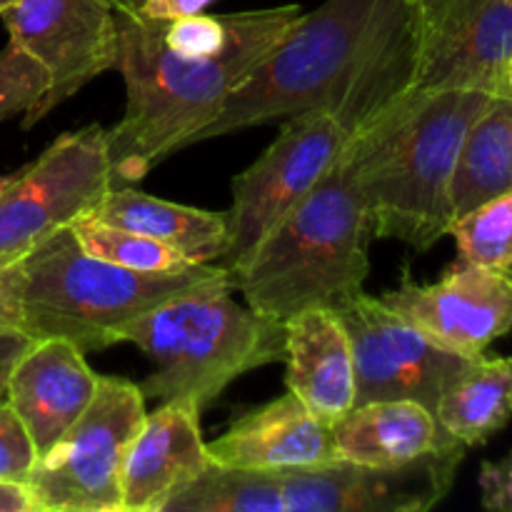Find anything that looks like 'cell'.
<instances>
[{
    "label": "cell",
    "mask_w": 512,
    "mask_h": 512,
    "mask_svg": "<svg viewBox=\"0 0 512 512\" xmlns=\"http://www.w3.org/2000/svg\"><path fill=\"white\" fill-rule=\"evenodd\" d=\"M300 13L298 5L185 18L115 13V70L128 90L125 115L105 130L115 185L145 178L160 160L198 143Z\"/></svg>",
    "instance_id": "1"
},
{
    "label": "cell",
    "mask_w": 512,
    "mask_h": 512,
    "mask_svg": "<svg viewBox=\"0 0 512 512\" xmlns=\"http://www.w3.org/2000/svg\"><path fill=\"white\" fill-rule=\"evenodd\" d=\"M5 275L20 333L30 340L65 338L83 353L120 343L125 325L170 300L233 285L225 265L200 263L173 273L120 268L83 250L70 228L10 260Z\"/></svg>",
    "instance_id": "2"
},
{
    "label": "cell",
    "mask_w": 512,
    "mask_h": 512,
    "mask_svg": "<svg viewBox=\"0 0 512 512\" xmlns=\"http://www.w3.org/2000/svg\"><path fill=\"white\" fill-rule=\"evenodd\" d=\"M490 93L438 90L363 138L345 140L340 158L358 183L373 238H395L418 253L450 235V183L460 145Z\"/></svg>",
    "instance_id": "3"
},
{
    "label": "cell",
    "mask_w": 512,
    "mask_h": 512,
    "mask_svg": "<svg viewBox=\"0 0 512 512\" xmlns=\"http://www.w3.org/2000/svg\"><path fill=\"white\" fill-rule=\"evenodd\" d=\"M370 240L358 183L338 155L303 203L235 270L233 288L250 308L283 323L303 310L335 308L363 290Z\"/></svg>",
    "instance_id": "4"
},
{
    "label": "cell",
    "mask_w": 512,
    "mask_h": 512,
    "mask_svg": "<svg viewBox=\"0 0 512 512\" xmlns=\"http://www.w3.org/2000/svg\"><path fill=\"white\" fill-rule=\"evenodd\" d=\"M233 285L183 295L120 333L153 363L140 383L145 398L208 408L235 378L285 360V323L230 298Z\"/></svg>",
    "instance_id": "5"
},
{
    "label": "cell",
    "mask_w": 512,
    "mask_h": 512,
    "mask_svg": "<svg viewBox=\"0 0 512 512\" xmlns=\"http://www.w3.org/2000/svg\"><path fill=\"white\" fill-rule=\"evenodd\" d=\"M378 5L380 0H325L313 13H300L288 35L235 88L200 140L325 108L368 35Z\"/></svg>",
    "instance_id": "6"
},
{
    "label": "cell",
    "mask_w": 512,
    "mask_h": 512,
    "mask_svg": "<svg viewBox=\"0 0 512 512\" xmlns=\"http://www.w3.org/2000/svg\"><path fill=\"white\" fill-rule=\"evenodd\" d=\"M145 413L140 385L100 375L85 413L35 460L25 483L33 512H123L125 453Z\"/></svg>",
    "instance_id": "7"
},
{
    "label": "cell",
    "mask_w": 512,
    "mask_h": 512,
    "mask_svg": "<svg viewBox=\"0 0 512 512\" xmlns=\"http://www.w3.org/2000/svg\"><path fill=\"white\" fill-rule=\"evenodd\" d=\"M115 188L108 135L98 123L63 133L0 193V258L15 260L100 208Z\"/></svg>",
    "instance_id": "8"
},
{
    "label": "cell",
    "mask_w": 512,
    "mask_h": 512,
    "mask_svg": "<svg viewBox=\"0 0 512 512\" xmlns=\"http://www.w3.org/2000/svg\"><path fill=\"white\" fill-rule=\"evenodd\" d=\"M345 145L338 120L323 108L293 115L275 143L250 168L235 175L230 245L225 268H240L265 240V235L293 213L305 195L328 173Z\"/></svg>",
    "instance_id": "9"
},
{
    "label": "cell",
    "mask_w": 512,
    "mask_h": 512,
    "mask_svg": "<svg viewBox=\"0 0 512 512\" xmlns=\"http://www.w3.org/2000/svg\"><path fill=\"white\" fill-rule=\"evenodd\" d=\"M330 310L338 315L353 350L355 405L415 400L435 413L443 390L475 360L440 348L383 298L363 290Z\"/></svg>",
    "instance_id": "10"
},
{
    "label": "cell",
    "mask_w": 512,
    "mask_h": 512,
    "mask_svg": "<svg viewBox=\"0 0 512 512\" xmlns=\"http://www.w3.org/2000/svg\"><path fill=\"white\" fill-rule=\"evenodd\" d=\"M0 18L10 43L48 73V90L23 115V128L118 63V20L105 0H15Z\"/></svg>",
    "instance_id": "11"
},
{
    "label": "cell",
    "mask_w": 512,
    "mask_h": 512,
    "mask_svg": "<svg viewBox=\"0 0 512 512\" xmlns=\"http://www.w3.org/2000/svg\"><path fill=\"white\" fill-rule=\"evenodd\" d=\"M418 40L413 95L483 90L508 95L512 0H405Z\"/></svg>",
    "instance_id": "12"
},
{
    "label": "cell",
    "mask_w": 512,
    "mask_h": 512,
    "mask_svg": "<svg viewBox=\"0 0 512 512\" xmlns=\"http://www.w3.org/2000/svg\"><path fill=\"white\" fill-rule=\"evenodd\" d=\"M468 445L393 468L330 460L280 473L285 512H428L450 493Z\"/></svg>",
    "instance_id": "13"
},
{
    "label": "cell",
    "mask_w": 512,
    "mask_h": 512,
    "mask_svg": "<svg viewBox=\"0 0 512 512\" xmlns=\"http://www.w3.org/2000/svg\"><path fill=\"white\" fill-rule=\"evenodd\" d=\"M383 300L440 348L463 358H480L495 340L512 330L508 275L463 260L433 285L403 278Z\"/></svg>",
    "instance_id": "14"
},
{
    "label": "cell",
    "mask_w": 512,
    "mask_h": 512,
    "mask_svg": "<svg viewBox=\"0 0 512 512\" xmlns=\"http://www.w3.org/2000/svg\"><path fill=\"white\" fill-rule=\"evenodd\" d=\"M98 383L100 375L70 340H33L23 350L5 383V400L28 428L38 458L85 413Z\"/></svg>",
    "instance_id": "15"
},
{
    "label": "cell",
    "mask_w": 512,
    "mask_h": 512,
    "mask_svg": "<svg viewBox=\"0 0 512 512\" xmlns=\"http://www.w3.org/2000/svg\"><path fill=\"white\" fill-rule=\"evenodd\" d=\"M200 410L185 400H165L145 413L123 463V512H163L168 500L210 465L200 433Z\"/></svg>",
    "instance_id": "16"
},
{
    "label": "cell",
    "mask_w": 512,
    "mask_h": 512,
    "mask_svg": "<svg viewBox=\"0 0 512 512\" xmlns=\"http://www.w3.org/2000/svg\"><path fill=\"white\" fill-rule=\"evenodd\" d=\"M210 463L228 468L288 473L335 460L333 428L285 393L235 420L208 443Z\"/></svg>",
    "instance_id": "17"
},
{
    "label": "cell",
    "mask_w": 512,
    "mask_h": 512,
    "mask_svg": "<svg viewBox=\"0 0 512 512\" xmlns=\"http://www.w3.org/2000/svg\"><path fill=\"white\" fill-rule=\"evenodd\" d=\"M285 385L318 420L333 428L355 408L353 350L338 315L310 308L285 320Z\"/></svg>",
    "instance_id": "18"
},
{
    "label": "cell",
    "mask_w": 512,
    "mask_h": 512,
    "mask_svg": "<svg viewBox=\"0 0 512 512\" xmlns=\"http://www.w3.org/2000/svg\"><path fill=\"white\" fill-rule=\"evenodd\" d=\"M335 458L373 468L413 463L460 443L415 400H378L355 405L333 425Z\"/></svg>",
    "instance_id": "19"
},
{
    "label": "cell",
    "mask_w": 512,
    "mask_h": 512,
    "mask_svg": "<svg viewBox=\"0 0 512 512\" xmlns=\"http://www.w3.org/2000/svg\"><path fill=\"white\" fill-rule=\"evenodd\" d=\"M93 218L158 240L185 255L190 263L223 258L230 245L228 213L170 203L128 185H115Z\"/></svg>",
    "instance_id": "20"
},
{
    "label": "cell",
    "mask_w": 512,
    "mask_h": 512,
    "mask_svg": "<svg viewBox=\"0 0 512 512\" xmlns=\"http://www.w3.org/2000/svg\"><path fill=\"white\" fill-rule=\"evenodd\" d=\"M512 190V98L490 95L460 145L450 183L453 223Z\"/></svg>",
    "instance_id": "21"
},
{
    "label": "cell",
    "mask_w": 512,
    "mask_h": 512,
    "mask_svg": "<svg viewBox=\"0 0 512 512\" xmlns=\"http://www.w3.org/2000/svg\"><path fill=\"white\" fill-rule=\"evenodd\" d=\"M435 418L468 448L488 443L512 418V358H475L443 390Z\"/></svg>",
    "instance_id": "22"
},
{
    "label": "cell",
    "mask_w": 512,
    "mask_h": 512,
    "mask_svg": "<svg viewBox=\"0 0 512 512\" xmlns=\"http://www.w3.org/2000/svg\"><path fill=\"white\" fill-rule=\"evenodd\" d=\"M163 512H285L280 473L210 463Z\"/></svg>",
    "instance_id": "23"
},
{
    "label": "cell",
    "mask_w": 512,
    "mask_h": 512,
    "mask_svg": "<svg viewBox=\"0 0 512 512\" xmlns=\"http://www.w3.org/2000/svg\"><path fill=\"white\" fill-rule=\"evenodd\" d=\"M70 230H73L75 240L90 255H95L100 260H108L113 265H120V268L138 270V273H173V270L200 265L190 263L185 255L168 248V245L158 243V240H150L140 233L115 228V225L103 223V220L93 218V215L78 220Z\"/></svg>",
    "instance_id": "24"
},
{
    "label": "cell",
    "mask_w": 512,
    "mask_h": 512,
    "mask_svg": "<svg viewBox=\"0 0 512 512\" xmlns=\"http://www.w3.org/2000/svg\"><path fill=\"white\" fill-rule=\"evenodd\" d=\"M450 235L458 243L463 263L500 270L512 265V190L488 203L478 205L468 215L450 225Z\"/></svg>",
    "instance_id": "25"
},
{
    "label": "cell",
    "mask_w": 512,
    "mask_h": 512,
    "mask_svg": "<svg viewBox=\"0 0 512 512\" xmlns=\"http://www.w3.org/2000/svg\"><path fill=\"white\" fill-rule=\"evenodd\" d=\"M48 90V73L18 45L0 50V123L25 115Z\"/></svg>",
    "instance_id": "26"
},
{
    "label": "cell",
    "mask_w": 512,
    "mask_h": 512,
    "mask_svg": "<svg viewBox=\"0 0 512 512\" xmlns=\"http://www.w3.org/2000/svg\"><path fill=\"white\" fill-rule=\"evenodd\" d=\"M38 460L33 438L8 400H0V480L3 483H28Z\"/></svg>",
    "instance_id": "27"
},
{
    "label": "cell",
    "mask_w": 512,
    "mask_h": 512,
    "mask_svg": "<svg viewBox=\"0 0 512 512\" xmlns=\"http://www.w3.org/2000/svg\"><path fill=\"white\" fill-rule=\"evenodd\" d=\"M480 493L483 508L493 512H512V453L503 460H490L480 468Z\"/></svg>",
    "instance_id": "28"
},
{
    "label": "cell",
    "mask_w": 512,
    "mask_h": 512,
    "mask_svg": "<svg viewBox=\"0 0 512 512\" xmlns=\"http://www.w3.org/2000/svg\"><path fill=\"white\" fill-rule=\"evenodd\" d=\"M30 343L33 340L20 333V330H0V400L5 398V383H8V375L13 370L15 360L23 355V350Z\"/></svg>",
    "instance_id": "29"
},
{
    "label": "cell",
    "mask_w": 512,
    "mask_h": 512,
    "mask_svg": "<svg viewBox=\"0 0 512 512\" xmlns=\"http://www.w3.org/2000/svg\"><path fill=\"white\" fill-rule=\"evenodd\" d=\"M213 0H145L140 15L145 18H185L203 13Z\"/></svg>",
    "instance_id": "30"
},
{
    "label": "cell",
    "mask_w": 512,
    "mask_h": 512,
    "mask_svg": "<svg viewBox=\"0 0 512 512\" xmlns=\"http://www.w3.org/2000/svg\"><path fill=\"white\" fill-rule=\"evenodd\" d=\"M0 512H33V500L23 483L0 480Z\"/></svg>",
    "instance_id": "31"
},
{
    "label": "cell",
    "mask_w": 512,
    "mask_h": 512,
    "mask_svg": "<svg viewBox=\"0 0 512 512\" xmlns=\"http://www.w3.org/2000/svg\"><path fill=\"white\" fill-rule=\"evenodd\" d=\"M8 263V258H0V330H18V315H15L13 295L8 288V275H5Z\"/></svg>",
    "instance_id": "32"
},
{
    "label": "cell",
    "mask_w": 512,
    "mask_h": 512,
    "mask_svg": "<svg viewBox=\"0 0 512 512\" xmlns=\"http://www.w3.org/2000/svg\"><path fill=\"white\" fill-rule=\"evenodd\" d=\"M115 13H125V15H133L140 13V8L145 5V0H105Z\"/></svg>",
    "instance_id": "33"
},
{
    "label": "cell",
    "mask_w": 512,
    "mask_h": 512,
    "mask_svg": "<svg viewBox=\"0 0 512 512\" xmlns=\"http://www.w3.org/2000/svg\"><path fill=\"white\" fill-rule=\"evenodd\" d=\"M505 88H508V95L512 98V58H510L508 68H505Z\"/></svg>",
    "instance_id": "34"
},
{
    "label": "cell",
    "mask_w": 512,
    "mask_h": 512,
    "mask_svg": "<svg viewBox=\"0 0 512 512\" xmlns=\"http://www.w3.org/2000/svg\"><path fill=\"white\" fill-rule=\"evenodd\" d=\"M10 183V175H0V193H3L5 190V185Z\"/></svg>",
    "instance_id": "35"
},
{
    "label": "cell",
    "mask_w": 512,
    "mask_h": 512,
    "mask_svg": "<svg viewBox=\"0 0 512 512\" xmlns=\"http://www.w3.org/2000/svg\"><path fill=\"white\" fill-rule=\"evenodd\" d=\"M15 0H0V10H5V8H10V5H13Z\"/></svg>",
    "instance_id": "36"
},
{
    "label": "cell",
    "mask_w": 512,
    "mask_h": 512,
    "mask_svg": "<svg viewBox=\"0 0 512 512\" xmlns=\"http://www.w3.org/2000/svg\"><path fill=\"white\" fill-rule=\"evenodd\" d=\"M503 273H505V275H508V280H510V283H512V265H510V268H505V270H503Z\"/></svg>",
    "instance_id": "37"
}]
</instances>
